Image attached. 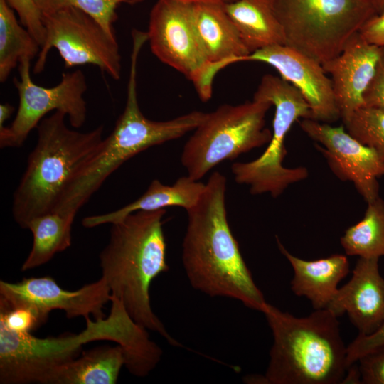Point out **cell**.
I'll return each mask as SVG.
<instances>
[{
	"label": "cell",
	"instance_id": "obj_1",
	"mask_svg": "<svg viewBox=\"0 0 384 384\" xmlns=\"http://www.w3.org/2000/svg\"><path fill=\"white\" fill-rule=\"evenodd\" d=\"M107 317H87L85 329L78 334L38 338L18 333L0 323V383L46 384L53 370L77 358L83 345L100 340L117 343L122 348L124 366L134 375L152 369L162 350L151 341L147 329L137 323L117 297L111 295Z\"/></svg>",
	"mask_w": 384,
	"mask_h": 384
},
{
	"label": "cell",
	"instance_id": "obj_2",
	"mask_svg": "<svg viewBox=\"0 0 384 384\" xmlns=\"http://www.w3.org/2000/svg\"><path fill=\"white\" fill-rule=\"evenodd\" d=\"M227 180L213 172L197 203L187 210L182 263L191 287L262 311L267 303L254 282L230 230L225 206Z\"/></svg>",
	"mask_w": 384,
	"mask_h": 384
},
{
	"label": "cell",
	"instance_id": "obj_3",
	"mask_svg": "<svg viewBox=\"0 0 384 384\" xmlns=\"http://www.w3.org/2000/svg\"><path fill=\"white\" fill-rule=\"evenodd\" d=\"M165 213V209L138 210L111 224L100 265L111 295L121 300L131 317L170 345L181 347L153 311L149 294L153 280L169 270L163 230Z\"/></svg>",
	"mask_w": 384,
	"mask_h": 384
},
{
	"label": "cell",
	"instance_id": "obj_4",
	"mask_svg": "<svg viewBox=\"0 0 384 384\" xmlns=\"http://www.w3.org/2000/svg\"><path fill=\"white\" fill-rule=\"evenodd\" d=\"M65 117L55 111L36 127L37 143L13 197V216L22 228L36 216L56 212L70 186L102 146V125L80 132L67 127Z\"/></svg>",
	"mask_w": 384,
	"mask_h": 384
},
{
	"label": "cell",
	"instance_id": "obj_5",
	"mask_svg": "<svg viewBox=\"0 0 384 384\" xmlns=\"http://www.w3.org/2000/svg\"><path fill=\"white\" fill-rule=\"evenodd\" d=\"M262 313L273 335L262 383H342L348 369L347 347L337 316L324 309L299 318L269 303Z\"/></svg>",
	"mask_w": 384,
	"mask_h": 384
},
{
	"label": "cell",
	"instance_id": "obj_6",
	"mask_svg": "<svg viewBox=\"0 0 384 384\" xmlns=\"http://www.w3.org/2000/svg\"><path fill=\"white\" fill-rule=\"evenodd\" d=\"M132 48L127 100L123 112L110 134L103 139L93 159L82 169L64 195L58 210L76 215L105 181L125 161L142 151L183 137L193 131L206 113L193 111L166 121H153L140 110L137 99V62L147 41L145 34L132 35Z\"/></svg>",
	"mask_w": 384,
	"mask_h": 384
},
{
	"label": "cell",
	"instance_id": "obj_7",
	"mask_svg": "<svg viewBox=\"0 0 384 384\" xmlns=\"http://www.w3.org/2000/svg\"><path fill=\"white\" fill-rule=\"evenodd\" d=\"M285 45L321 65L377 11L371 0H272Z\"/></svg>",
	"mask_w": 384,
	"mask_h": 384
},
{
	"label": "cell",
	"instance_id": "obj_8",
	"mask_svg": "<svg viewBox=\"0 0 384 384\" xmlns=\"http://www.w3.org/2000/svg\"><path fill=\"white\" fill-rule=\"evenodd\" d=\"M271 106L269 102L253 99L240 105H222L206 113L181 156L188 176L199 181L222 161L268 144L272 132L265 127V118Z\"/></svg>",
	"mask_w": 384,
	"mask_h": 384
},
{
	"label": "cell",
	"instance_id": "obj_9",
	"mask_svg": "<svg viewBox=\"0 0 384 384\" xmlns=\"http://www.w3.org/2000/svg\"><path fill=\"white\" fill-rule=\"evenodd\" d=\"M254 100L269 102L274 106L272 139L265 151L249 162H236L231 166L235 182L250 186L253 195H281L291 184L307 178L306 167L283 166L287 151L286 136L299 118L311 119L310 107L301 92L282 78L265 75L254 94Z\"/></svg>",
	"mask_w": 384,
	"mask_h": 384
},
{
	"label": "cell",
	"instance_id": "obj_10",
	"mask_svg": "<svg viewBox=\"0 0 384 384\" xmlns=\"http://www.w3.org/2000/svg\"><path fill=\"white\" fill-rule=\"evenodd\" d=\"M45 39L33 72L43 71L49 51L55 48L66 68L91 64L114 80L121 76V55L115 35L85 12L65 7L41 12Z\"/></svg>",
	"mask_w": 384,
	"mask_h": 384
},
{
	"label": "cell",
	"instance_id": "obj_11",
	"mask_svg": "<svg viewBox=\"0 0 384 384\" xmlns=\"http://www.w3.org/2000/svg\"><path fill=\"white\" fill-rule=\"evenodd\" d=\"M31 60L22 58L18 64L19 78H14L18 107L11 124L0 128L1 148L21 146L31 131L51 111L64 112L74 128L81 127L85 122L87 107L83 95L87 85L83 72L63 73L59 83L46 87L32 80Z\"/></svg>",
	"mask_w": 384,
	"mask_h": 384
},
{
	"label": "cell",
	"instance_id": "obj_12",
	"mask_svg": "<svg viewBox=\"0 0 384 384\" xmlns=\"http://www.w3.org/2000/svg\"><path fill=\"white\" fill-rule=\"evenodd\" d=\"M146 33L153 54L192 81L198 93L210 63L194 26L193 0H158Z\"/></svg>",
	"mask_w": 384,
	"mask_h": 384
},
{
	"label": "cell",
	"instance_id": "obj_13",
	"mask_svg": "<svg viewBox=\"0 0 384 384\" xmlns=\"http://www.w3.org/2000/svg\"><path fill=\"white\" fill-rule=\"evenodd\" d=\"M110 297V289L102 277L75 291L61 288L49 276L24 278L15 283L0 281V304L8 308H31L43 324L53 310L63 311L68 319L104 318L103 308Z\"/></svg>",
	"mask_w": 384,
	"mask_h": 384
},
{
	"label": "cell",
	"instance_id": "obj_14",
	"mask_svg": "<svg viewBox=\"0 0 384 384\" xmlns=\"http://www.w3.org/2000/svg\"><path fill=\"white\" fill-rule=\"evenodd\" d=\"M300 127L314 141L334 174L341 181L353 183L369 203L378 198V178L384 176V159L374 149L353 138L343 126L303 119Z\"/></svg>",
	"mask_w": 384,
	"mask_h": 384
},
{
	"label": "cell",
	"instance_id": "obj_15",
	"mask_svg": "<svg viewBox=\"0 0 384 384\" xmlns=\"http://www.w3.org/2000/svg\"><path fill=\"white\" fill-rule=\"evenodd\" d=\"M257 61L274 68L281 78L293 85L308 103L311 119L332 122L340 118L331 80L322 65L286 45H273L257 50L238 60Z\"/></svg>",
	"mask_w": 384,
	"mask_h": 384
},
{
	"label": "cell",
	"instance_id": "obj_16",
	"mask_svg": "<svg viewBox=\"0 0 384 384\" xmlns=\"http://www.w3.org/2000/svg\"><path fill=\"white\" fill-rule=\"evenodd\" d=\"M384 48L368 43L358 32L341 53L322 65L331 76L335 102L343 124L364 106L363 96L372 82Z\"/></svg>",
	"mask_w": 384,
	"mask_h": 384
},
{
	"label": "cell",
	"instance_id": "obj_17",
	"mask_svg": "<svg viewBox=\"0 0 384 384\" xmlns=\"http://www.w3.org/2000/svg\"><path fill=\"white\" fill-rule=\"evenodd\" d=\"M378 260L359 257L351 279L326 307L337 317L347 313L361 335H370L384 324V278Z\"/></svg>",
	"mask_w": 384,
	"mask_h": 384
},
{
	"label": "cell",
	"instance_id": "obj_18",
	"mask_svg": "<svg viewBox=\"0 0 384 384\" xmlns=\"http://www.w3.org/2000/svg\"><path fill=\"white\" fill-rule=\"evenodd\" d=\"M221 0H193L194 26L210 63L203 89L213 92V82L219 70L250 54Z\"/></svg>",
	"mask_w": 384,
	"mask_h": 384
},
{
	"label": "cell",
	"instance_id": "obj_19",
	"mask_svg": "<svg viewBox=\"0 0 384 384\" xmlns=\"http://www.w3.org/2000/svg\"><path fill=\"white\" fill-rule=\"evenodd\" d=\"M278 248L294 270L292 291L306 297L314 309H326L336 292L338 284L349 272L346 255L334 254L316 260H305L292 255L276 237Z\"/></svg>",
	"mask_w": 384,
	"mask_h": 384
},
{
	"label": "cell",
	"instance_id": "obj_20",
	"mask_svg": "<svg viewBox=\"0 0 384 384\" xmlns=\"http://www.w3.org/2000/svg\"><path fill=\"white\" fill-rule=\"evenodd\" d=\"M205 186L188 175L179 178L171 186L155 179L134 201L108 213L85 217L82 224L88 228L107 223L112 224L138 210H156L169 206L181 207L187 211L197 203Z\"/></svg>",
	"mask_w": 384,
	"mask_h": 384
},
{
	"label": "cell",
	"instance_id": "obj_21",
	"mask_svg": "<svg viewBox=\"0 0 384 384\" xmlns=\"http://www.w3.org/2000/svg\"><path fill=\"white\" fill-rule=\"evenodd\" d=\"M223 4L250 53L273 45H285L272 0H228Z\"/></svg>",
	"mask_w": 384,
	"mask_h": 384
},
{
	"label": "cell",
	"instance_id": "obj_22",
	"mask_svg": "<svg viewBox=\"0 0 384 384\" xmlns=\"http://www.w3.org/2000/svg\"><path fill=\"white\" fill-rule=\"evenodd\" d=\"M124 365L121 346H100L56 368L46 384H115Z\"/></svg>",
	"mask_w": 384,
	"mask_h": 384
},
{
	"label": "cell",
	"instance_id": "obj_23",
	"mask_svg": "<svg viewBox=\"0 0 384 384\" xmlns=\"http://www.w3.org/2000/svg\"><path fill=\"white\" fill-rule=\"evenodd\" d=\"M75 218L58 212L31 219L25 229L33 235L31 250L21 270L34 269L49 262L55 255L71 245L72 225Z\"/></svg>",
	"mask_w": 384,
	"mask_h": 384
},
{
	"label": "cell",
	"instance_id": "obj_24",
	"mask_svg": "<svg viewBox=\"0 0 384 384\" xmlns=\"http://www.w3.org/2000/svg\"><path fill=\"white\" fill-rule=\"evenodd\" d=\"M6 0H0V81L4 82L23 58L33 59L41 46L20 24Z\"/></svg>",
	"mask_w": 384,
	"mask_h": 384
},
{
	"label": "cell",
	"instance_id": "obj_25",
	"mask_svg": "<svg viewBox=\"0 0 384 384\" xmlns=\"http://www.w3.org/2000/svg\"><path fill=\"white\" fill-rule=\"evenodd\" d=\"M368 203L363 219L340 239L346 255L364 258L384 256V201L379 196Z\"/></svg>",
	"mask_w": 384,
	"mask_h": 384
},
{
	"label": "cell",
	"instance_id": "obj_26",
	"mask_svg": "<svg viewBox=\"0 0 384 384\" xmlns=\"http://www.w3.org/2000/svg\"><path fill=\"white\" fill-rule=\"evenodd\" d=\"M346 130L384 159V110L369 106L356 110L345 122Z\"/></svg>",
	"mask_w": 384,
	"mask_h": 384
},
{
	"label": "cell",
	"instance_id": "obj_27",
	"mask_svg": "<svg viewBox=\"0 0 384 384\" xmlns=\"http://www.w3.org/2000/svg\"><path fill=\"white\" fill-rule=\"evenodd\" d=\"M41 12L65 7L78 9L94 18L109 33L115 35L113 23L117 18V8L121 3L134 0H36Z\"/></svg>",
	"mask_w": 384,
	"mask_h": 384
},
{
	"label": "cell",
	"instance_id": "obj_28",
	"mask_svg": "<svg viewBox=\"0 0 384 384\" xmlns=\"http://www.w3.org/2000/svg\"><path fill=\"white\" fill-rule=\"evenodd\" d=\"M0 323L9 330L18 333H31L43 324L38 314L31 308H8L1 304Z\"/></svg>",
	"mask_w": 384,
	"mask_h": 384
},
{
	"label": "cell",
	"instance_id": "obj_29",
	"mask_svg": "<svg viewBox=\"0 0 384 384\" xmlns=\"http://www.w3.org/2000/svg\"><path fill=\"white\" fill-rule=\"evenodd\" d=\"M18 14L21 23L26 27L41 46L45 39V29L41 12L36 0H6Z\"/></svg>",
	"mask_w": 384,
	"mask_h": 384
},
{
	"label": "cell",
	"instance_id": "obj_30",
	"mask_svg": "<svg viewBox=\"0 0 384 384\" xmlns=\"http://www.w3.org/2000/svg\"><path fill=\"white\" fill-rule=\"evenodd\" d=\"M358 361L361 383L384 384V346L362 356Z\"/></svg>",
	"mask_w": 384,
	"mask_h": 384
},
{
	"label": "cell",
	"instance_id": "obj_31",
	"mask_svg": "<svg viewBox=\"0 0 384 384\" xmlns=\"http://www.w3.org/2000/svg\"><path fill=\"white\" fill-rule=\"evenodd\" d=\"M383 346H384V324L370 335L358 334L347 346V367L358 361L362 356Z\"/></svg>",
	"mask_w": 384,
	"mask_h": 384
},
{
	"label": "cell",
	"instance_id": "obj_32",
	"mask_svg": "<svg viewBox=\"0 0 384 384\" xmlns=\"http://www.w3.org/2000/svg\"><path fill=\"white\" fill-rule=\"evenodd\" d=\"M364 106L384 110V50L374 78L363 96Z\"/></svg>",
	"mask_w": 384,
	"mask_h": 384
},
{
	"label": "cell",
	"instance_id": "obj_33",
	"mask_svg": "<svg viewBox=\"0 0 384 384\" xmlns=\"http://www.w3.org/2000/svg\"><path fill=\"white\" fill-rule=\"evenodd\" d=\"M358 33L368 43L384 48V10L368 18Z\"/></svg>",
	"mask_w": 384,
	"mask_h": 384
},
{
	"label": "cell",
	"instance_id": "obj_34",
	"mask_svg": "<svg viewBox=\"0 0 384 384\" xmlns=\"http://www.w3.org/2000/svg\"><path fill=\"white\" fill-rule=\"evenodd\" d=\"M342 383H361L359 368L354 363L348 368Z\"/></svg>",
	"mask_w": 384,
	"mask_h": 384
},
{
	"label": "cell",
	"instance_id": "obj_35",
	"mask_svg": "<svg viewBox=\"0 0 384 384\" xmlns=\"http://www.w3.org/2000/svg\"><path fill=\"white\" fill-rule=\"evenodd\" d=\"M14 107L9 104L4 103L0 105V128L4 127V124L13 114Z\"/></svg>",
	"mask_w": 384,
	"mask_h": 384
},
{
	"label": "cell",
	"instance_id": "obj_36",
	"mask_svg": "<svg viewBox=\"0 0 384 384\" xmlns=\"http://www.w3.org/2000/svg\"><path fill=\"white\" fill-rule=\"evenodd\" d=\"M378 13L384 10V0H371Z\"/></svg>",
	"mask_w": 384,
	"mask_h": 384
},
{
	"label": "cell",
	"instance_id": "obj_37",
	"mask_svg": "<svg viewBox=\"0 0 384 384\" xmlns=\"http://www.w3.org/2000/svg\"><path fill=\"white\" fill-rule=\"evenodd\" d=\"M221 1H228V0H221Z\"/></svg>",
	"mask_w": 384,
	"mask_h": 384
}]
</instances>
